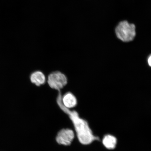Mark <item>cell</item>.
Wrapping results in <instances>:
<instances>
[{
	"instance_id": "6da1fadb",
	"label": "cell",
	"mask_w": 151,
	"mask_h": 151,
	"mask_svg": "<svg viewBox=\"0 0 151 151\" xmlns=\"http://www.w3.org/2000/svg\"><path fill=\"white\" fill-rule=\"evenodd\" d=\"M57 102L60 108L69 116L73 124L79 142L83 145H89L93 142L99 140V137L93 135L88 123L81 118L76 111L71 110L64 107L62 103V94L58 91Z\"/></svg>"
},
{
	"instance_id": "52a82bcc",
	"label": "cell",
	"mask_w": 151,
	"mask_h": 151,
	"mask_svg": "<svg viewBox=\"0 0 151 151\" xmlns=\"http://www.w3.org/2000/svg\"><path fill=\"white\" fill-rule=\"evenodd\" d=\"M117 139L114 136L107 134L105 136L102 140L104 146L109 150H113L115 148L117 144Z\"/></svg>"
},
{
	"instance_id": "8992f818",
	"label": "cell",
	"mask_w": 151,
	"mask_h": 151,
	"mask_svg": "<svg viewBox=\"0 0 151 151\" xmlns=\"http://www.w3.org/2000/svg\"><path fill=\"white\" fill-rule=\"evenodd\" d=\"M30 80L31 82L36 86H40L45 83L46 78L42 72L37 71L32 73L30 76Z\"/></svg>"
},
{
	"instance_id": "7a4b0ae2",
	"label": "cell",
	"mask_w": 151,
	"mask_h": 151,
	"mask_svg": "<svg viewBox=\"0 0 151 151\" xmlns=\"http://www.w3.org/2000/svg\"><path fill=\"white\" fill-rule=\"evenodd\" d=\"M115 33L117 37L123 42H130L133 40L136 35L135 26L127 21H122L116 26Z\"/></svg>"
},
{
	"instance_id": "277c9868",
	"label": "cell",
	"mask_w": 151,
	"mask_h": 151,
	"mask_svg": "<svg viewBox=\"0 0 151 151\" xmlns=\"http://www.w3.org/2000/svg\"><path fill=\"white\" fill-rule=\"evenodd\" d=\"M75 137L74 132L70 129H63L58 132L56 141L58 144L68 146L71 144Z\"/></svg>"
},
{
	"instance_id": "ba28073f",
	"label": "cell",
	"mask_w": 151,
	"mask_h": 151,
	"mask_svg": "<svg viewBox=\"0 0 151 151\" xmlns=\"http://www.w3.org/2000/svg\"><path fill=\"white\" fill-rule=\"evenodd\" d=\"M147 62H148V65L151 67V54L148 56V59H147Z\"/></svg>"
},
{
	"instance_id": "5b68a950",
	"label": "cell",
	"mask_w": 151,
	"mask_h": 151,
	"mask_svg": "<svg viewBox=\"0 0 151 151\" xmlns=\"http://www.w3.org/2000/svg\"><path fill=\"white\" fill-rule=\"evenodd\" d=\"M62 103L65 108L70 109L77 105V99L75 96L70 92H68L62 96Z\"/></svg>"
},
{
	"instance_id": "3957f363",
	"label": "cell",
	"mask_w": 151,
	"mask_h": 151,
	"mask_svg": "<svg viewBox=\"0 0 151 151\" xmlns=\"http://www.w3.org/2000/svg\"><path fill=\"white\" fill-rule=\"evenodd\" d=\"M47 82L51 88L58 91L67 84L68 80L63 73L60 71H55L49 75Z\"/></svg>"
}]
</instances>
